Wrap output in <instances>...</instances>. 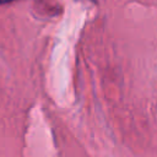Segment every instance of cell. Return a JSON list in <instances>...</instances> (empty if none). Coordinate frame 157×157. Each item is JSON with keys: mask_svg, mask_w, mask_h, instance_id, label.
<instances>
[{"mask_svg": "<svg viewBox=\"0 0 157 157\" xmlns=\"http://www.w3.org/2000/svg\"><path fill=\"white\" fill-rule=\"evenodd\" d=\"M11 1H13V0H0V5L1 4H6V2H11Z\"/></svg>", "mask_w": 157, "mask_h": 157, "instance_id": "obj_1", "label": "cell"}]
</instances>
